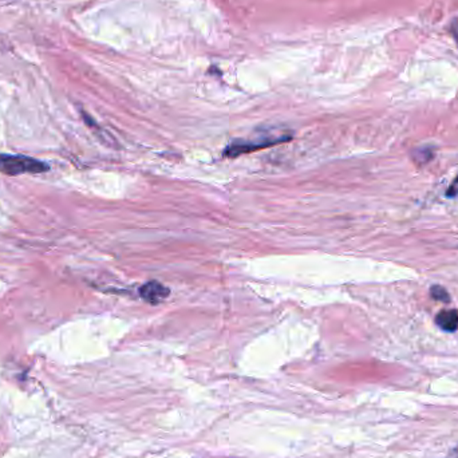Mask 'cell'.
<instances>
[{
  "instance_id": "obj_1",
  "label": "cell",
  "mask_w": 458,
  "mask_h": 458,
  "mask_svg": "<svg viewBox=\"0 0 458 458\" xmlns=\"http://www.w3.org/2000/svg\"><path fill=\"white\" fill-rule=\"evenodd\" d=\"M48 167L35 158L27 156L1 154L0 153V172L8 176H19L24 173H42Z\"/></svg>"
},
{
  "instance_id": "obj_2",
  "label": "cell",
  "mask_w": 458,
  "mask_h": 458,
  "mask_svg": "<svg viewBox=\"0 0 458 458\" xmlns=\"http://www.w3.org/2000/svg\"><path fill=\"white\" fill-rule=\"evenodd\" d=\"M291 137H280V138H259L256 141H250V143H239V144H232L227 147L226 154L229 157H236L239 154H244L248 152H253L257 149H264L267 146L276 145L284 141H288Z\"/></svg>"
},
{
  "instance_id": "obj_3",
  "label": "cell",
  "mask_w": 458,
  "mask_h": 458,
  "mask_svg": "<svg viewBox=\"0 0 458 458\" xmlns=\"http://www.w3.org/2000/svg\"><path fill=\"white\" fill-rule=\"evenodd\" d=\"M141 297L150 304H160L169 296V288L163 286L160 282H147L140 288Z\"/></svg>"
},
{
  "instance_id": "obj_4",
  "label": "cell",
  "mask_w": 458,
  "mask_h": 458,
  "mask_svg": "<svg viewBox=\"0 0 458 458\" xmlns=\"http://www.w3.org/2000/svg\"><path fill=\"white\" fill-rule=\"evenodd\" d=\"M436 323L438 327L446 333H455L458 330V313L456 310H443L437 313Z\"/></svg>"
},
{
  "instance_id": "obj_5",
  "label": "cell",
  "mask_w": 458,
  "mask_h": 458,
  "mask_svg": "<svg viewBox=\"0 0 458 458\" xmlns=\"http://www.w3.org/2000/svg\"><path fill=\"white\" fill-rule=\"evenodd\" d=\"M430 293H432V297H433V299H436V300H438V302H443V303H448V302L450 300V296H449L448 291H446L445 288L439 287V286H434V287H432Z\"/></svg>"
},
{
  "instance_id": "obj_6",
  "label": "cell",
  "mask_w": 458,
  "mask_h": 458,
  "mask_svg": "<svg viewBox=\"0 0 458 458\" xmlns=\"http://www.w3.org/2000/svg\"><path fill=\"white\" fill-rule=\"evenodd\" d=\"M446 196L448 197H456V196H458V176L456 177V180L452 183L450 187L448 189Z\"/></svg>"
},
{
  "instance_id": "obj_7",
  "label": "cell",
  "mask_w": 458,
  "mask_h": 458,
  "mask_svg": "<svg viewBox=\"0 0 458 458\" xmlns=\"http://www.w3.org/2000/svg\"><path fill=\"white\" fill-rule=\"evenodd\" d=\"M450 458H458V446L452 452V455H450Z\"/></svg>"
}]
</instances>
